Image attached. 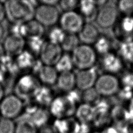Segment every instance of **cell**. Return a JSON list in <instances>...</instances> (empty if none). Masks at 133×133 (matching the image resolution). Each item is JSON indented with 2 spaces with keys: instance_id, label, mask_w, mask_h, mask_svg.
Wrapping results in <instances>:
<instances>
[{
  "instance_id": "obj_1",
  "label": "cell",
  "mask_w": 133,
  "mask_h": 133,
  "mask_svg": "<svg viewBox=\"0 0 133 133\" xmlns=\"http://www.w3.org/2000/svg\"><path fill=\"white\" fill-rule=\"evenodd\" d=\"M5 16L13 23H25L33 19L35 7L33 1L10 0L4 4Z\"/></svg>"
},
{
  "instance_id": "obj_2",
  "label": "cell",
  "mask_w": 133,
  "mask_h": 133,
  "mask_svg": "<svg viewBox=\"0 0 133 133\" xmlns=\"http://www.w3.org/2000/svg\"><path fill=\"white\" fill-rule=\"evenodd\" d=\"M73 65L79 70L93 67L96 61V52L88 45H79L73 51L71 56Z\"/></svg>"
},
{
  "instance_id": "obj_3",
  "label": "cell",
  "mask_w": 133,
  "mask_h": 133,
  "mask_svg": "<svg viewBox=\"0 0 133 133\" xmlns=\"http://www.w3.org/2000/svg\"><path fill=\"white\" fill-rule=\"evenodd\" d=\"M119 14L117 2L107 1L98 9L95 20L98 25L102 28L112 27L119 18Z\"/></svg>"
},
{
  "instance_id": "obj_4",
  "label": "cell",
  "mask_w": 133,
  "mask_h": 133,
  "mask_svg": "<svg viewBox=\"0 0 133 133\" xmlns=\"http://www.w3.org/2000/svg\"><path fill=\"white\" fill-rule=\"evenodd\" d=\"M94 88L100 96H115L121 88L119 78L115 75L104 73L98 77Z\"/></svg>"
},
{
  "instance_id": "obj_5",
  "label": "cell",
  "mask_w": 133,
  "mask_h": 133,
  "mask_svg": "<svg viewBox=\"0 0 133 133\" xmlns=\"http://www.w3.org/2000/svg\"><path fill=\"white\" fill-rule=\"evenodd\" d=\"M112 31L118 43L133 41V16L119 17L112 26Z\"/></svg>"
},
{
  "instance_id": "obj_6",
  "label": "cell",
  "mask_w": 133,
  "mask_h": 133,
  "mask_svg": "<svg viewBox=\"0 0 133 133\" xmlns=\"http://www.w3.org/2000/svg\"><path fill=\"white\" fill-rule=\"evenodd\" d=\"M75 104L66 96L57 97L50 104V113L57 119L68 118L76 112Z\"/></svg>"
},
{
  "instance_id": "obj_7",
  "label": "cell",
  "mask_w": 133,
  "mask_h": 133,
  "mask_svg": "<svg viewBox=\"0 0 133 133\" xmlns=\"http://www.w3.org/2000/svg\"><path fill=\"white\" fill-rule=\"evenodd\" d=\"M41 87L38 80L31 75H24L17 82L15 91L19 98L28 99L34 96Z\"/></svg>"
},
{
  "instance_id": "obj_8",
  "label": "cell",
  "mask_w": 133,
  "mask_h": 133,
  "mask_svg": "<svg viewBox=\"0 0 133 133\" xmlns=\"http://www.w3.org/2000/svg\"><path fill=\"white\" fill-rule=\"evenodd\" d=\"M22 107L20 98L17 96L8 95L0 102V114L3 117L12 119L20 114Z\"/></svg>"
},
{
  "instance_id": "obj_9",
  "label": "cell",
  "mask_w": 133,
  "mask_h": 133,
  "mask_svg": "<svg viewBox=\"0 0 133 133\" xmlns=\"http://www.w3.org/2000/svg\"><path fill=\"white\" fill-rule=\"evenodd\" d=\"M34 17L43 26H52L59 20V11L55 6L40 4L35 8Z\"/></svg>"
},
{
  "instance_id": "obj_10",
  "label": "cell",
  "mask_w": 133,
  "mask_h": 133,
  "mask_svg": "<svg viewBox=\"0 0 133 133\" xmlns=\"http://www.w3.org/2000/svg\"><path fill=\"white\" fill-rule=\"evenodd\" d=\"M60 28L68 34L78 33L84 25L83 18L74 11L64 12L59 18Z\"/></svg>"
},
{
  "instance_id": "obj_11",
  "label": "cell",
  "mask_w": 133,
  "mask_h": 133,
  "mask_svg": "<svg viewBox=\"0 0 133 133\" xmlns=\"http://www.w3.org/2000/svg\"><path fill=\"white\" fill-rule=\"evenodd\" d=\"M101 64L105 73L115 75L120 74L125 69L121 59L116 51H112L102 55Z\"/></svg>"
},
{
  "instance_id": "obj_12",
  "label": "cell",
  "mask_w": 133,
  "mask_h": 133,
  "mask_svg": "<svg viewBox=\"0 0 133 133\" xmlns=\"http://www.w3.org/2000/svg\"><path fill=\"white\" fill-rule=\"evenodd\" d=\"M42 63L47 65H55L62 54L60 45L50 42H45L39 53Z\"/></svg>"
},
{
  "instance_id": "obj_13",
  "label": "cell",
  "mask_w": 133,
  "mask_h": 133,
  "mask_svg": "<svg viewBox=\"0 0 133 133\" xmlns=\"http://www.w3.org/2000/svg\"><path fill=\"white\" fill-rule=\"evenodd\" d=\"M75 75V85L83 91L94 87L98 77L94 67L80 70Z\"/></svg>"
},
{
  "instance_id": "obj_14",
  "label": "cell",
  "mask_w": 133,
  "mask_h": 133,
  "mask_svg": "<svg viewBox=\"0 0 133 133\" xmlns=\"http://www.w3.org/2000/svg\"><path fill=\"white\" fill-rule=\"evenodd\" d=\"M2 44L5 54L12 57L18 56L23 51L25 42L23 37L10 34L5 38Z\"/></svg>"
},
{
  "instance_id": "obj_15",
  "label": "cell",
  "mask_w": 133,
  "mask_h": 133,
  "mask_svg": "<svg viewBox=\"0 0 133 133\" xmlns=\"http://www.w3.org/2000/svg\"><path fill=\"white\" fill-rule=\"evenodd\" d=\"M111 121L120 128L133 121L127 107L122 104H115L110 110Z\"/></svg>"
},
{
  "instance_id": "obj_16",
  "label": "cell",
  "mask_w": 133,
  "mask_h": 133,
  "mask_svg": "<svg viewBox=\"0 0 133 133\" xmlns=\"http://www.w3.org/2000/svg\"><path fill=\"white\" fill-rule=\"evenodd\" d=\"M125 69L133 71V41L118 43L115 50Z\"/></svg>"
},
{
  "instance_id": "obj_17",
  "label": "cell",
  "mask_w": 133,
  "mask_h": 133,
  "mask_svg": "<svg viewBox=\"0 0 133 133\" xmlns=\"http://www.w3.org/2000/svg\"><path fill=\"white\" fill-rule=\"evenodd\" d=\"M78 33L79 41L86 45L94 44L100 36L98 28L89 22L84 24Z\"/></svg>"
},
{
  "instance_id": "obj_18",
  "label": "cell",
  "mask_w": 133,
  "mask_h": 133,
  "mask_svg": "<svg viewBox=\"0 0 133 133\" xmlns=\"http://www.w3.org/2000/svg\"><path fill=\"white\" fill-rule=\"evenodd\" d=\"M54 127L58 133H79L80 130L77 122L68 118L57 119Z\"/></svg>"
},
{
  "instance_id": "obj_19",
  "label": "cell",
  "mask_w": 133,
  "mask_h": 133,
  "mask_svg": "<svg viewBox=\"0 0 133 133\" xmlns=\"http://www.w3.org/2000/svg\"><path fill=\"white\" fill-rule=\"evenodd\" d=\"M78 6L82 17H84L86 20L89 21L96 19L98 7L95 1H81L78 3Z\"/></svg>"
},
{
  "instance_id": "obj_20",
  "label": "cell",
  "mask_w": 133,
  "mask_h": 133,
  "mask_svg": "<svg viewBox=\"0 0 133 133\" xmlns=\"http://www.w3.org/2000/svg\"><path fill=\"white\" fill-rule=\"evenodd\" d=\"M38 74L40 80L45 84L51 85L57 82L58 76L57 71L53 66L44 64Z\"/></svg>"
},
{
  "instance_id": "obj_21",
  "label": "cell",
  "mask_w": 133,
  "mask_h": 133,
  "mask_svg": "<svg viewBox=\"0 0 133 133\" xmlns=\"http://www.w3.org/2000/svg\"><path fill=\"white\" fill-rule=\"evenodd\" d=\"M57 83L61 89L70 91L75 85V75L71 71L61 73L58 76Z\"/></svg>"
},
{
  "instance_id": "obj_22",
  "label": "cell",
  "mask_w": 133,
  "mask_h": 133,
  "mask_svg": "<svg viewBox=\"0 0 133 133\" xmlns=\"http://www.w3.org/2000/svg\"><path fill=\"white\" fill-rule=\"evenodd\" d=\"M76 117L83 124H86L93 120L94 109L93 105L84 103L76 110Z\"/></svg>"
},
{
  "instance_id": "obj_23",
  "label": "cell",
  "mask_w": 133,
  "mask_h": 133,
  "mask_svg": "<svg viewBox=\"0 0 133 133\" xmlns=\"http://www.w3.org/2000/svg\"><path fill=\"white\" fill-rule=\"evenodd\" d=\"M25 35L28 38L42 37L44 33V26L36 20H31L24 23Z\"/></svg>"
},
{
  "instance_id": "obj_24",
  "label": "cell",
  "mask_w": 133,
  "mask_h": 133,
  "mask_svg": "<svg viewBox=\"0 0 133 133\" xmlns=\"http://www.w3.org/2000/svg\"><path fill=\"white\" fill-rule=\"evenodd\" d=\"M27 115L30 120L37 128L44 126L48 120L47 112L42 109L36 108Z\"/></svg>"
},
{
  "instance_id": "obj_25",
  "label": "cell",
  "mask_w": 133,
  "mask_h": 133,
  "mask_svg": "<svg viewBox=\"0 0 133 133\" xmlns=\"http://www.w3.org/2000/svg\"><path fill=\"white\" fill-rule=\"evenodd\" d=\"M94 50L96 52L103 55L112 50V44L110 39L104 35L99 36L94 43Z\"/></svg>"
},
{
  "instance_id": "obj_26",
  "label": "cell",
  "mask_w": 133,
  "mask_h": 133,
  "mask_svg": "<svg viewBox=\"0 0 133 133\" xmlns=\"http://www.w3.org/2000/svg\"><path fill=\"white\" fill-rule=\"evenodd\" d=\"M35 61L32 54L24 50L17 56V59L15 61L17 67L23 69L32 68Z\"/></svg>"
},
{
  "instance_id": "obj_27",
  "label": "cell",
  "mask_w": 133,
  "mask_h": 133,
  "mask_svg": "<svg viewBox=\"0 0 133 133\" xmlns=\"http://www.w3.org/2000/svg\"><path fill=\"white\" fill-rule=\"evenodd\" d=\"M16 124L15 133H37V127L28 116L19 120Z\"/></svg>"
},
{
  "instance_id": "obj_28",
  "label": "cell",
  "mask_w": 133,
  "mask_h": 133,
  "mask_svg": "<svg viewBox=\"0 0 133 133\" xmlns=\"http://www.w3.org/2000/svg\"><path fill=\"white\" fill-rule=\"evenodd\" d=\"M36 101L42 105L50 104L53 99L52 94L49 89L45 87L41 86L34 96Z\"/></svg>"
},
{
  "instance_id": "obj_29",
  "label": "cell",
  "mask_w": 133,
  "mask_h": 133,
  "mask_svg": "<svg viewBox=\"0 0 133 133\" xmlns=\"http://www.w3.org/2000/svg\"><path fill=\"white\" fill-rule=\"evenodd\" d=\"M79 39L76 34L66 33L60 46L65 51H73L79 45Z\"/></svg>"
},
{
  "instance_id": "obj_30",
  "label": "cell",
  "mask_w": 133,
  "mask_h": 133,
  "mask_svg": "<svg viewBox=\"0 0 133 133\" xmlns=\"http://www.w3.org/2000/svg\"><path fill=\"white\" fill-rule=\"evenodd\" d=\"M73 65L71 56L68 54H65L61 56L59 60L55 64V68L57 72L62 73L71 71Z\"/></svg>"
},
{
  "instance_id": "obj_31",
  "label": "cell",
  "mask_w": 133,
  "mask_h": 133,
  "mask_svg": "<svg viewBox=\"0 0 133 133\" xmlns=\"http://www.w3.org/2000/svg\"><path fill=\"white\" fill-rule=\"evenodd\" d=\"M118 78L121 87L133 90V71L125 69Z\"/></svg>"
},
{
  "instance_id": "obj_32",
  "label": "cell",
  "mask_w": 133,
  "mask_h": 133,
  "mask_svg": "<svg viewBox=\"0 0 133 133\" xmlns=\"http://www.w3.org/2000/svg\"><path fill=\"white\" fill-rule=\"evenodd\" d=\"M100 96L94 87L84 90L82 98L85 101V103L92 105H95L100 100Z\"/></svg>"
},
{
  "instance_id": "obj_33",
  "label": "cell",
  "mask_w": 133,
  "mask_h": 133,
  "mask_svg": "<svg viewBox=\"0 0 133 133\" xmlns=\"http://www.w3.org/2000/svg\"><path fill=\"white\" fill-rule=\"evenodd\" d=\"M66 34L60 27H54L49 33V42L60 45L64 40Z\"/></svg>"
},
{
  "instance_id": "obj_34",
  "label": "cell",
  "mask_w": 133,
  "mask_h": 133,
  "mask_svg": "<svg viewBox=\"0 0 133 133\" xmlns=\"http://www.w3.org/2000/svg\"><path fill=\"white\" fill-rule=\"evenodd\" d=\"M119 13L123 16H133V0H122L117 2Z\"/></svg>"
},
{
  "instance_id": "obj_35",
  "label": "cell",
  "mask_w": 133,
  "mask_h": 133,
  "mask_svg": "<svg viewBox=\"0 0 133 133\" xmlns=\"http://www.w3.org/2000/svg\"><path fill=\"white\" fill-rule=\"evenodd\" d=\"M16 123L9 118H0V133H15Z\"/></svg>"
},
{
  "instance_id": "obj_36",
  "label": "cell",
  "mask_w": 133,
  "mask_h": 133,
  "mask_svg": "<svg viewBox=\"0 0 133 133\" xmlns=\"http://www.w3.org/2000/svg\"><path fill=\"white\" fill-rule=\"evenodd\" d=\"M115 96L118 101V104H123V103L125 102L128 103L133 97V90L121 87Z\"/></svg>"
},
{
  "instance_id": "obj_37",
  "label": "cell",
  "mask_w": 133,
  "mask_h": 133,
  "mask_svg": "<svg viewBox=\"0 0 133 133\" xmlns=\"http://www.w3.org/2000/svg\"><path fill=\"white\" fill-rule=\"evenodd\" d=\"M45 42L42 37L28 38V44L30 49L36 54L40 53Z\"/></svg>"
},
{
  "instance_id": "obj_38",
  "label": "cell",
  "mask_w": 133,
  "mask_h": 133,
  "mask_svg": "<svg viewBox=\"0 0 133 133\" xmlns=\"http://www.w3.org/2000/svg\"><path fill=\"white\" fill-rule=\"evenodd\" d=\"M78 2L76 0H63L59 1L60 8L65 12L72 11L78 5Z\"/></svg>"
},
{
  "instance_id": "obj_39",
  "label": "cell",
  "mask_w": 133,
  "mask_h": 133,
  "mask_svg": "<svg viewBox=\"0 0 133 133\" xmlns=\"http://www.w3.org/2000/svg\"><path fill=\"white\" fill-rule=\"evenodd\" d=\"M118 129H120L121 133H133V121Z\"/></svg>"
},
{
  "instance_id": "obj_40",
  "label": "cell",
  "mask_w": 133,
  "mask_h": 133,
  "mask_svg": "<svg viewBox=\"0 0 133 133\" xmlns=\"http://www.w3.org/2000/svg\"><path fill=\"white\" fill-rule=\"evenodd\" d=\"M101 133H119L118 130L113 126L107 127Z\"/></svg>"
},
{
  "instance_id": "obj_41",
  "label": "cell",
  "mask_w": 133,
  "mask_h": 133,
  "mask_svg": "<svg viewBox=\"0 0 133 133\" xmlns=\"http://www.w3.org/2000/svg\"><path fill=\"white\" fill-rule=\"evenodd\" d=\"M40 3L41 4L55 6L56 4H58L59 1L56 0H42L40 1Z\"/></svg>"
},
{
  "instance_id": "obj_42",
  "label": "cell",
  "mask_w": 133,
  "mask_h": 133,
  "mask_svg": "<svg viewBox=\"0 0 133 133\" xmlns=\"http://www.w3.org/2000/svg\"><path fill=\"white\" fill-rule=\"evenodd\" d=\"M5 17L6 16L4 4L0 2V23L4 19Z\"/></svg>"
},
{
  "instance_id": "obj_43",
  "label": "cell",
  "mask_w": 133,
  "mask_h": 133,
  "mask_svg": "<svg viewBox=\"0 0 133 133\" xmlns=\"http://www.w3.org/2000/svg\"><path fill=\"white\" fill-rule=\"evenodd\" d=\"M127 108L130 113V114L133 119V97L127 103Z\"/></svg>"
},
{
  "instance_id": "obj_44",
  "label": "cell",
  "mask_w": 133,
  "mask_h": 133,
  "mask_svg": "<svg viewBox=\"0 0 133 133\" xmlns=\"http://www.w3.org/2000/svg\"><path fill=\"white\" fill-rule=\"evenodd\" d=\"M5 51L3 47V45L2 44L0 43V60L4 57V56L5 55Z\"/></svg>"
},
{
  "instance_id": "obj_45",
  "label": "cell",
  "mask_w": 133,
  "mask_h": 133,
  "mask_svg": "<svg viewBox=\"0 0 133 133\" xmlns=\"http://www.w3.org/2000/svg\"><path fill=\"white\" fill-rule=\"evenodd\" d=\"M4 78V76L3 74V71L1 69H0V85L2 84Z\"/></svg>"
},
{
  "instance_id": "obj_46",
  "label": "cell",
  "mask_w": 133,
  "mask_h": 133,
  "mask_svg": "<svg viewBox=\"0 0 133 133\" xmlns=\"http://www.w3.org/2000/svg\"><path fill=\"white\" fill-rule=\"evenodd\" d=\"M4 29L3 27L2 26V25L0 24V41L1 40V39L3 38V35H4Z\"/></svg>"
},
{
  "instance_id": "obj_47",
  "label": "cell",
  "mask_w": 133,
  "mask_h": 133,
  "mask_svg": "<svg viewBox=\"0 0 133 133\" xmlns=\"http://www.w3.org/2000/svg\"><path fill=\"white\" fill-rule=\"evenodd\" d=\"M3 95H4V91L2 87V85H0V102L3 98Z\"/></svg>"
}]
</instances>
